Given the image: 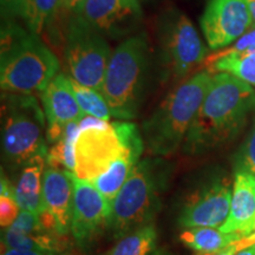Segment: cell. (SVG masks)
<instances>
[{"mask_svg":"<svg viewBox=\"0 0 255 255\" xmlns=\"http://www.w3.org/2000/svg\"><path fill=\"white\" fill-rule=\"evenodd\" d=\"M137 163L138 162L133 161L130 156L124 154L104 174L100 175L94 181H91L97 188V190L103 195L108 205L110 206V209L115 197L122 189L124 183H126L128 177L130 176L132 169L135 168Z\"/></svg>","mask_w":255,"mask_h":255,"instance_id":"20","label":"cell"},{"mask_svg":"<svg viewBox=\"0 0 255 255\" xmlns=\"http://www.w3.org/2000/svg\"><path fill=\"white\" fill-rule=\"evenodd\" d=\"M240 239L237 233H223L220 228H183L180 240L196 255H219Z\"/></svg>","mask_w":255,"mask_h":255,"instance_id":"18","label":"cell"},{"mask_svg":"<svg viewBox=\"0 0 255 255\" xmlns=\"http://www.w3.org/2000/svg\"><path fill=\"white\" fill-rule=\"evenodd\" d=\"M212 75L201 71L191 76L171 91L143 123V139L151 154L171 155L183 144L210 87Z\"/></svg>","mask_w":255,"mask_h":255,"instance_id":"3","label":"cell"},{"mask_svg":"<svg viewBox=\"0 0 255 255\" xmlns=\"http://www.w3.org/2000/svg\"><path fill=\"white\" fill-rule=\"evenodd\" d=\"M148 52L145 34L139 33L127 38L111 55L101 94L114 117L132 120L137 116L144 89Z\"/></svg>","mask_w":255,"mask_h":255,"instance_id":"4","label":"cell"},{"mask_svg":"<svg viewBox=\"0 0 255 255\" xmlns=\"http://www.w3.org/2000/svg\"><path fill=\"white\" fill-rule=\"evenodd\" d=\"M73 202V173L47 165L43 175L39 215L45 229L66 237L71 231Z\"/></svg>","mask_w":255,"mask_h":255,"instance_id":"13","label":"cell"},{"mask_svg":"<svg viewBox=\"0 0 255 255\" xmlns=\"http://www.w3.org/2000/svg\"><path fill=\"white\" fill-rule=\"evenodd\" d=\"M255 219V176L246 171L235 173L231 210L220 228L223 233H237L240 239L251 234Z\"/></svg>","mask_w":255,"mask_h":255,"instance_id":"16","label":"cell"},{"mask_svg":"<svg viewBox=\"0 0 255 255\" xmlns=\"http://www.w3.org/2000/svg\"><path fill=\"white\" fill-rule=\"evenodd\" d=\"M59 60L31 31L7 25L1 31L0 84L7 94L43 92L58 75Z\"/></svg>","mask_w":255,"mask_h":255,"instance_id":"2","label":"cell"},{"mask_svg":"<svg viewBox=\"0 0 255 255\" xmlns=\"http://www.w3.org/2000/svg\"><path fill=\"white\" fill-rule=\"evenodd\" d=\"M124 154V148L113 123L83 129L76 141L73 174L82 180L94 181Z\"/></svg>","mask_w":255,"mask_h":255,"instance_id":"9","label":"cell"},{"mask_svg":"<svg viewBox=\"0 0 255 255\" xmlns=\"http://www.w3.org/2000/svg\"><path fill=\"white\" fill-rule=\"evenodd\" d=\"M207 71L227 72L241 81L248 83L252 87H255V53L244 52L239 55L225 57L213 64Z\"/></svg>","mask_w":255,"mask_h":255,"instance_id":"23","label":"cell"},{"mask_svg":"<svg viewBox=\"0 0 255 255\" xmlns=\"http://www.w3.org/2000/svg\"><path fill=\"white\" fill-rule=\"evenodd\" d=\"M111 55L104 36L71 19L66 34L65 59L73 82L101 92Z\"/></svg>","mask_w":255,"mask_h":255,"instance_id":"8","label":"cell"},{"mask_svg":"<svg viewBox=\"0 0 255 255\" xmlns=\"http://www.w3.org/2000/svg\"><path fill=\"white\" fill-rule=\"evenodd\" d=\"M250 248H252V250H253V251L255 252V245H254V246H252V247H250Z\"/></svg>","mask_w":255,"mask_h":255,"instance_id":"40","label":"cell"},{"mask_svg":"<svg viewBox=\"0 0 255 255\" xmlns=\"http://www.w3.org/2000/svg\"><path fill=\"white\" fill-rule=\"evenodd\" d=\"M113 126L116 130L120 141L122 143L124 152L129 155L133 161L139 162L143 149H144V139L137 127L130 122H113Z\"/></svg>","mask_w":255,"mask_h":255,"instance_id":"26","label":"cell"},{"mask_svg":"<svg viewBox=\"0 0 255 255\" xmlns=\"http://www.w3.org/2000/svg\"><path fill=\"white\" fill-rule=\"evenodd\" d=\"M41 102L47 122L46 138L53 144L62 138L68 124L79 122L84 116L76 100L71 78L63 73H58L41 92Z\"/></svg>","mask_w":255,"mask_h":255,"instance_id":"15","label":"cell"},{"mask_svg":"<svg viewBox=\"0 0 255 255\" xmlns=\"http://www.w3.org/2000/svg\"><path fill=\"white\" fill-rule=\"evenodd\" d=\"M110 206L91 181L73 174L71 234L81 247H87L107 227Z\"/></svg>","mask_w":255,"mask_h":255,"instance_id":"12","label":"cell"},{"mask_svg":"<svg viewBox=\"0 0 255 255\" xmlns=\"http://www.w3.org/2000/svg\"><path fill=\"white\" fill-rule=\"evenodd\" d=\"M63 0H31L26 24L28 31L32 33H39L49 19L56 13Z\"/></svg>","mask_w":255,"mask_h":255,"instance_id":"25","label":"cell"},{"mask_svg":"<svg viewBox=\"0 0 255 255\" xmlns=\"http://www.w3.org/2000/svg\"><path fill=\"white\" fill-rule=\"evenodd\" d=\"M73 13L83 26L114 38L130 33L141 18L137 0H84Z\"/></svg>","mask_w":255,"mask_h":255,"instance_id":"11","label":"cell"},{"mask_svg":"<svg viewBox=\"0 0 255 255\" xmlns=\"http://www.w3.org/2000/svg\"><path fill=\"white\" fill-rule=\"evenodd\" d=\"M238 171H246L255 176V123L235 156V173Z\"/></svg>","mask_w":255,"mask_h":255,"instance_id":"28","label":"cell"},{"mask_svg":"<svg viewBox=\"0 0 255 255\" xmlns=\"http://www.w3.org/2000/svg\"><path fill=\"white\" fill-rule=\"evenodd\" d=\"M254 45H255V28H252V30L248 31L247 33H245L244 36L239 38V39L235 41L232 46L225 47V49L214 53V55L206 57L205 62H203V65L208 69L215 62H218L219 59L225 58V57L239 55V53L245 52V51L251 49V47H253Z\"/></svg>","mask_w":255,"mask_h":255,"instance_id":"29","label":"cell"},{"mask_svg":"<svg viewBox=\"0 0 255 255\" xmlns=\"http://www.w3.org/2000/svg\"><path fill=\"white\" fill-rule=\"evenodd\" d=\"M151 255H167V254H165V252L163 251H156Z\"/></svg>","mask_w":255,"mask_h":255,"instance_id":"36","label":"cell"},{"mask_svg":"<svg viewBox=\"0 0 255 255\" xmlns=\"http://www.w3.org/2000/svg\"><path fill=\"white\" fill-rule=\"evenodd\" d=\"M31 0H1L2 17L21 18L26 20Z\"/></svg>","mask_w":255,"mask_h":255,"instance_id":"31","label":"cell"},{"mask_svg":"<svg viewBox=\"0 0 255 255\" xmlns=\"http://www.w3.org/2000/svg\"><path fill=\"white\" fill-rule=\"evenodd\" d=\"M253 25L246 0H208L201 27L208 46L225 49L252 30Z\"/></svg>","mask_w":255,"mask_h":255,"instance_id":"10","label":"cell"},{"mask_svg":"<svg viewBox=\"0 0 255 255\" xmlns=\"http://www.w3.org/2000/svg\"><path fill=\"white\" fill-rule=\"evenodd\" d=\"M245 52H254L255 53V45L253 47H251V49H248L247 51H245ZM244 53V52H242Z\"/></svg>","mask_w":255,"mask_h":255,"instance_id":"38","label":"cell"},{"mask_svg":"<svg viewBox=\"0 0 255 255\" xmlns=\"http://www.w3.org/2000/svg\"><path fill=\"white\" fill-rule=\"evenodd\" d=\"M255 245V232L252 233V234L247 235V237H244L241 239H239L238 241H235L232 246H229L226 252L231 253L232 255H234L238 252H240L242 250H246V248H250Z\"/></svg>","mask_w":255,"mask_h":255,"instance_id":"32","label":"cell"},{"mask_svg":"<svg viewBox=\"0 0 255 255\" xmlns=\"http://www.w3.org/2000/svg\"><path fill=\"white\" fill-rule=\"evenodd\" d=\"M219 255H232L231 253H228V252H223V253H221V254H219Z\"/></svg>","mask_w":255,"mask_h":255,"instance_id":"39","label":"cell"},{"mask_svg":"<svg viewBox=\"0 0 255 255\" xmlns=\"http://www.w3.org/2000/svg\"><path fill=\"white\" fill-rule=\"evenodd\" d=\"M234 255H255V252L252 248H246V250H242Z\"/></svg>","mask_w":255,"mask_h":255,"instance_id":"35","label":"cell"},{"mask_svg":"<svg viewBox=\"0 0 255 255\" xmlns=\"http://www.w3.org/2000/svg\"><path fill=\"white\" fill-rule=\"evenodd\" d=\"M71 84L76 100H77L83 114L109 122L113 115H111L110 108L107 101L104 100L103 95L100 91L95 90V89L78 84V83L73 82L72 79Z\"/></svg>","mask_w":255,"mask_h":255,"instance_id":"24","label":"cell"},{"mask_svg":"<svg viewBox=\"0 0 255 255\" xmlns=\"http://www.w3.org/2000/svg\"><path fill=\"white\" fill-rule=\"evenodd\" d=\"M81 132L79 122H72L66 126L62 138L52 145L47 151L46 164L50 167L62 168L73 173L75 171L76 158L75 148L77 137Z\"/></svg>","mask_w":255,"mask_h":255,"instance_id":"22","label":"cell"},{"mask_svg":"<svg viewBox=\"0 0 255 255\" xmlns=\"http://www.w3.org/2000/svg\"><path fill=\"white\" fill-rule=\"evenodd\" d=\"M47 152L34 156L21 167L19 176L13 184L14 195L20 209L40 215L43 175L45 170Z\"/></svg>","mask_w":255,"mask_h":255,"instance_id":"17","label":"cell"},{"mask_svg":"<svg viewBox=\"0 0 255 255\" xmlns=\"http://www.w3.org/2000/svg\"><path fill=\"white\" fill-rule=\"evenodd\" d=\"M1 246L58 255L66 248V240L64 235H59L55 232L43 231L24 234V233L15 232L8 227L2 228Z\"/></svg>","mask_w":255,"mask_h":255,"instance_id":"19","label":"cell"},{"mask_svg":"<svg viewBox=\"0 0 255 255\" xmlns=\"http://www.w3.org/2000/svg\"><path fill=\"white\" fill-rule=\"evenodd\" d=\"M162 171L150 159L135 165L111 205L107 228L121 239L150 225L157 213Z\"/></svg>","mask_w":255,"mask_h":255,"instance_id":"5","label":"cell"},{"mask_svg":"<svg viewBox=\"0 0 255 255\" xmlns=\"http://www.w3.org/2000/svg\"><path fill=\"white\" fill-rule=\"evenodd\" d=\"M254 232H255V219L253 221V225H252V227H251V234H252V233H254Z\"/></svg>","mask_w":255,"mask_h":255,"instance_id":"37","label":"cell"},{"mask_svg":"<svg viewBox=\"0 0 255 255\" xmlns=\"http://www.w3.org/2000/svg\"><path fill=\"white\" fill-rule=\"evenodd\" d=\"M20 207L15 199L13 186L7 178L1 175V187H0V226L2 228L11 227L12 223L18 218Z\"/></svg>","mask_w":255,"mask_h":255,"instance_id":"27","label":"cell"},{"mask_svg":"<svg viewBox=\"0 0 255 255\" xmlns=\"http://www.w3.org/2000/svg\"><path fill=\"white\" fill-rule=\"evenodd\" d=\"M9 228L13 229L15 232L24 233V234H31V233L47 231V229H45V227L43 226V223H41L39 215L23 209L20 210L18 218L15 219V221L12 223V226Z\"/></svg>","mask_w":255,"mask_h":255,"instance_id":"30","label":"cell"},{"mask_svg":"<svg viewBox=\"0 0 255 255\" xmlns=\"http://www.w3.org/2000/svg\"><path fill=\"white\" fill-rule=\"evenodd\" d=\"M83 1H84V0H63V6L66 9H72V11H75Z\"/></svg>","mask_w":255,"mask_h":255,"instance_id":"34","label":"cell"},{"mask_svg":"<svg viewBox=\"0 0 255 255\" xmlns=\"http://www.w3.org/2000/svg\"><path fill=\"white\" fill-rule=\"evenodd\" d=\"M162 59L175 79H182L205 62L207 50L196 28L186 14L176 8L165 11L158 20Z\"/></svg>","mask_w":255,"mask_h":255,"instance_id":"7","label":"cell"},{"mask_svg":"<svg viewBox=\"0 0 255 255\" xmlns=\"http://www.w3.org/2000/svg\"><path fill=\"white\" fill-rule=\"evenodd\" d=\"M156 241L157 232L150 223L121 238L119 242L103 255H149L155 252Z\"/></svg>","mask_w":255,"mask_h":255,"instance_id":"21","label":"cell"},{"mask_svg":"<svg viewBox=\"0 0 255 255\" xmlns=\"http://www.w3.org/2000/svg\"><path fill=\"white\" fill-rule=\"evenodd\" d=\"M232 194L231 186L225 180L216 181L197 190L184 203L178 223L182 228H221L228 219Z\"/></svg>","mask_w":255,"mask_h":255,"instance_id":"14","label":"cell"},{"mask_svg":"<svg viewBox=\"0 0 255 255\" xmlns=\"http://www.w3.org/2000/svg\"><path fill=\"white\" fill-rule=\"evenodd\" d=\"M254 110L253 87L231 73L218 72L187 133L183 151L202 154L232 141Z\"/></svg>","mask_w":255,"mask_h":255,"instance_id":"1","label":"cell"},{"mask_svg":"<svg viewBox=\"0 0 255 255\" xmlns=\"http://www.w3.org/2000/svg\"><path fill=\"white\" fill-rule=\"evenodd\" d=\"M45 111L32 95L7 94L2 104V157L11 167H23L46 151Z\"/></svg>","mask_w":255,"mask_h":255,"instance_id":"6","label":"cell"},{"mask_svg":"<svg viewBox=\"0 0 255 255\" xmlns=\"http://www.w3.org/2000/svg\"><path fill=\"white\" fill-rule=\"evenodd\" d=\"M1 255H56L44 252L31 251V250H19V248H6L1 247Z\"/></svg>","mask_w":255,"mask_h":255,"instance_id":"33","label":"cell"}]
</instances>
